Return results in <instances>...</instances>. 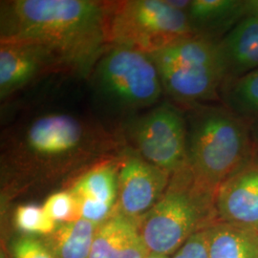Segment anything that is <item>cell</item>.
Masks as SVG:
<instances>
[{"label": "cell", "mask_w": 258, "mask_h": 258, "mask_svg": "<svg viewBox=\"0 0 258 258\" xmlns=\"http://www.w3.org/2000/svg\"><path fill=\"white\" fill-rule=\"evenodd\" d=\"M224 87L258 69V15L243 19L218 41Z\"/></svg>", "instance_id": "cell-14"}, {"label": "cell", "mask_w": 258, "mask_h": 258, "mask_svg": "<svg viewBox=\"0 0 258 258\" xmlns=\"http://www.w3.org/2000/svg\"><path fill=\"white\" fill-rule=\"evenodd\" d=\"M42 209L55 223H68L79 219L75 198L70 191H60L47 198Z\"/></svg>", "instance_id": "cell-20"}, {"label": "cell", "mask_w": 258, "mask_h": 258, "mask_svg": "<svg viewBox=\"0 0 258 258\" xmlns=\"http://www.w3.org/2000/svg\"><path fill=\"white\" fill-rule=\"evenodd\" d=\"M194 33L212 39L258 15V0H194L186 12Z\"/></svg>", "instance_id": "cell-13"}, {"label": "cell", "mask_w": 258, "mask_h": 258, "mask_svg": "<svg viewBox=\"0 0 258 258\" xmlns=\"http://www.w3.org/2000/svg\"><path fill=\"white\" fill-rule=\"evenodd\" d=\"M194 111L187 126V166L201 184L216 191L254 156L249 121L227 107Z\"/></svg>", "instance_id": "cell-2"}, {"label": "cell", "mask_w": 258, "mask_h": 258, "mask_svg": "<svg viewBox=\"0 0 258 258\" xmlns=\"http://www.w3.org/2000/svg\"><path fill=\"white\" fill-rule=\"evenodd\" d=\"M0 97L7 98L47 69L56 68L52 57L39 47L0 41Z\"/></svg>", "instance_id": "cell-12"}, {"label": "cell", "mask_w": 258, "mask_h": 258, "mask_svg": "<svg viewBox=\"0 0 258 258\" xmlns=\"http://www.w3.org/2000/svg\"><path fill=\"white\" fill-rule=\"evenodd\" d=\"M0 258H6V254L3 251H1V257Z\"/></svg>", "instance_id": "cell-26"}, {"label": "cell", "mask_w": 258, "mask_h": 258, "mask_svg": "<svg viewBox=\"0 0 258 258\" xmlns=\"http://www.w3.org/2000/svg\"><path fill=\"white\" fill-rule=\"evenodd\" d=\"M150 250L138 231L126 242L120 252V258H148Z\"/></svg>", "instance_id": "cell-23"}, {"label": "cell", "mask_w": 258, "mask_h": 258, "mask_svg": "<svg viewBox=\"0 0 258 258\" xmlns=\"http://www.w3.org/2000/svg\"><path fill=\"white\" fill-rule=\"evenodd\" d=\"M166 90L179 102L212 101L225 83L218 41L192 35L148 54Z\"/></svg>", "instance_id": "cell-4"}, {"label": "cell", "mask_w": 258, "mask_h": 258, "mask_svg": "<svg viewBox=\"0 0 258 258\" xmlns=\"http://www.w3.org/2000/svg\"><path fill=\"white\" fill-rule=\"evenodd\" d=\"M148 258H170V256L167 255H162V254H157V253H151L148 255Z\"/></svg>", "instance_id": "cell-25"}, {"label": "cell", "mask_w": 258, "mask_h": 258, "mask_svg": "<svg viewBox=\"0 0 258 258\" xmlns=\"http://www.w3.org/2000/svg\"><path fill=\"white\" fill-rule=\"evenodd\" d=\"M96 144L81 120L65 114H51L30 124L17 150L39 163L50 164L96 150Z\"/></svg>", "instance_id": "cell-8"}, {"label": "cell", "mask_w": 258, "mask_h": 258, "mask_svg": "<svg viewBox=\"0 0 258 258\" xmlns=\"http://www.w3.org/2000/svg\"><path fill=\"white\" fill-rule=\"evenodd\" d=\"M140 156L170 175L187 166V125L180 111L164 104L143 116L133 128Z\"/></svg>", "instance_id": "cell-7"}, {"label": "cell", "mask_w": 258, "mask_h": 258, "mask_svg": "<svg viewBox=\"0 0 258 258\" xmlns=\"http://www.w3.org/2000/svg\"><path fill=\"white\" fill-rule=\"evenodd\" d=\"M251 139H252V147H253V152L254 155L258 158V126L253 129L251 132Z\"/></svg>", "instance_id": "cell-24"}, {"label": "cell", "mask_w": 258, "mask_h": 258, "mask_svg": "<svg viewBox=\"0 0 258 258\" xmlns=\"http://www.w3.org/2000/svg\"><path fill=\"white\" fill-rule=\"evenodd\" d=\"M171 175L141 156L126 157L118 172L116 210L139 220L161 199Z\"/></svg>", "instance_id": "cell-9"}, {"label": "cell", "mask_w": 258, "mask_h": 258, "mask_svg": "<svg viewBox=\"0 0 258 258\" xmlns=\"http://www.w3.org/2000/svg\"><path fill=\"white\" fill-rule=\"evenodd\" d=\"M0 41L44 50L55 67L89 74L108 42V4L91 0H13L1 5Z\"/></svg>", "instance_id": "cell-1"}, {"label": "cell", "mask_w": 258, "mask_h": 258, "mask_svg": "<svg viewBox=\"0 0 258 258\" xmlns=\"http://www.w3.org/2000/svg\"><path fill=\"white\" fill-rule=\"evenodd\" d=\"M226 87L228 108L244 120H258V69Z\"/></svg>", "instance_id": "cell-18"}, {"label": "cell", "mask_w": 258, "mask_h": 258, "mask_svg": "<svg viewBox=\"0 0 258 258\" xmlns=\"http://www.w3.org/2000/svg\"><path fill=\"white\" fill-rule=\"evenodd\" d=\"M15 222L20 231L30 234L52 235L56 230V223L42 208L35 205L19 206L15 214Z\"/></svg>", "instance_id": "cell-19"}, {"label": "cell", "mask_w": 258, "mask_h": 258, "mask_svg": "<svg viewBox=\"0 0 258 258\" xmlns=\"http://www.w3.org/2000/svg\"><path fill=\"white\" fill-rule=\"evenodd\" d=\"M108 42L151 54L195 35L187 14L165 0H130L108 4Z\"/></svg>", "instance_id": "cell-5"}, {"label": "cell", "mask_w": 258, "mask_h": 258, "mask_svg": "<svg viewBox=\"0 0 258 258\" xmlns=\"http://www.w3.org/2000/svg\"><path fill=\"white\" fill-rule=\"evenodd\" d=\"M204 231L210 258H258V231L219 220Z\"/></svg>", "instance_id": "cell-15"}, {"label": "cell", "mask_w": 258, "mask_h": 258, "mask_svg": "<svg viewBox=\"0 0 258 258\" xmlns=\"http://www.w3.org/2000/svg\"><path fill=\"white\" fill-rule=\"evenodd\" d=\"M219 221L258 231V158L252 157L215 191Z\"/></svg>", "instance_id": "cell-10"}, {"label": "cell", "mask_w": 258, "mask_h": 258, "mask_svg": "<svg viewBox=\"0 0 258 258\" xmlns=\"http://www.w3.org/2000/svg\"><path fill=\"white\" fill-rule=\"evenodd\" d=\"M139 231V220L115 210L110 217L99 225L89 258H120L129 238Z\"/></svg>", "instance_id": "cell-16"}, {"label": "cell", "mask_w": 258, "mask_h": 258, "mask_svg": "<svg viewBox=\"0 0 258 258\" xmlns=\"http://www.w3.org/2000/svg\"><path fill=\"white\" fill-rule=\"evenodd\" d=\"M214 196L188 166L171 175L161 199L139 219V232L150 252L171 256L194 234L217 221Z\"/></svg>", "instance_id": "cell-3"}, {"label": "cell", "mask_w": 258, "mask_h": 258, "mask_svg": "<svg viewBox=\"0 0 258 258\" xmlns=\"http://www.w3.org/2000/svg\"><path fill=\"white\" fill-rule=\"evenodd\" d=\"M77 204L78 217L101 225L116 210L118 174L115 167L104 165L82 176L69 190Z\"/></svg>", "instance_id": "cell-11"}, {"label": "cell", "mask_w": 258, "mask_h": 258, "mask_svg": "<svg viewBox=\"0 0 258 258\" xmlns=\"http://www.w3.org/2000/svg\"><path fill=\"white\" fill-rule=\"evenodd\" d=\"M95 79L100 92L123 108L148 107L164 90L150 55L129 47L111 45L97 63Z\"/></svg>", "instance_id": "cell-6"}, {"label": "cell", "mask_w": 258, "mask_h": 258, "mask_svg": "<svg viewBox=\"0 0 258 258\" xmlns=\"http://www.w3.org/2000/svg\"><path fill=\"white\" fill-rule=\"evenodd\" d=\"M98 227L80 218L56 228L51 239L55 258H89Z\"/></svg>", "instance_id": "cell-17"}, {"label": "cell", "mask_w": 258, "mask_h": 258, "mask_svg": "<svg viewBox=\"0 0 258 258\" xmlns=\"http://www.w3.org/2000/svg\"><path fill=\"white\" fill-rule=\"evenodd\" d=\"M13 253L15 258H55L46 245L29 236L20 237L14 243Z\"/></svg>", "instance_id": "cell-21"}, {"label": "cell", "mask_w": 258, "mask_h": 258, "mask_svg": "<svg viewBox=\"0 0 258 258\" xmlns=\"http://www.w3.org/2000/svg\"><path fill=\"white\" fill-rule=\"evenodd\" d=\"M204 231L194 234L170 258H210Z\"/></svg>", "instance_id": "cell-22"}]
</instances>
